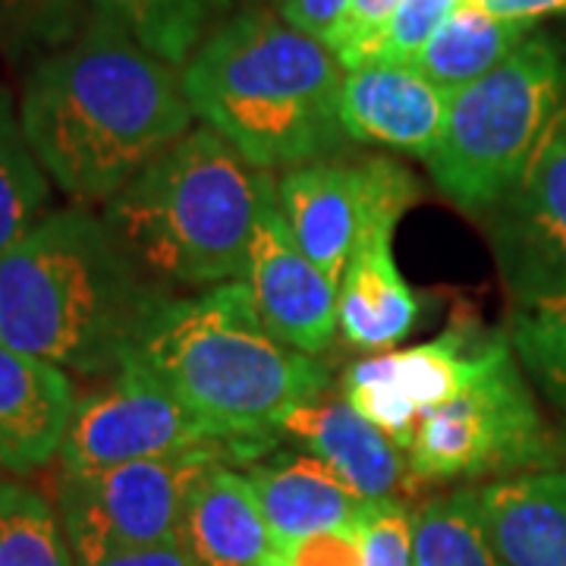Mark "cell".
<instances>
[{"label":"cell","mask_w":566,"mask_h":566,"mask_svg":"<svg viewBox=\"0 0 566 566\" xmlns=\"http://www.w3.org/2000/svg\"><path fill=\"white\" fill-rule=\"evenodd\" d=\"M564 120V61L551 41L528 35L501 66L450 95L444 136L424 164L450 202L491 214Z\"/></svg>","instance_id":"obj_6"},{"label":"cell","mask_w":566,"mask_h":566,"mask_svg":"<svg viewBox=\"0 0 566 566\" xmlns=\"http://www.w3.org/2000/svg\"><path fill=\"white\" fill-rule=\"evenodd\" d=\"M472 3H479L497 20L526 22V25L551 13H566V0H472Z\"/></svg>","instance_id":"obj_34"},{"label":"cell","mask_w":566,"mask_h":566,"mask_svg":"<svg viewBox=\"0 0 566 566\" xmlns=\"http://www.w3.org/2000/svg\"><path fill=\"white\" fill-rule=\"evenodd\" d=\"M488 221L513 303L566 293V120Z\"/></svg>","instance_id":"obj_12"},{"label":"cell","mask_w":566,"mask_h":566,"mask_svg":"<svg viewBox=\"0 0 566 566\" xmlns=\"http://www.w3.org/2000/svg\"><path fill=\"white\" fill-rule=\"evenodd\" d=\"M126 363L161 381L214 438L255 453L274 447L296 406L327 390V368L264 327L243 281L164 296Z\"/></svg>","instance_id":"obj_3"},{"label":"cell","mask_w":566,"mask_h":566,"mask_svg":"<svg viewBox=\"0 0 566 566\" xmlns=\"http://www.w3.org/2000/svg\"><path fill=\"white\" fill-rule=\"evenodd\" d=\"M243 283L264 327L286 346L318 356L340 331V283L305 255L283 221L277 186L268 196L245 259Z\"/></svg>","instance_id":"obj_13"},{"label":"cell","mask_w":566,"mask_h":566,"mask_svg":"<svg viewBox=\"0 0 566 566\" xmlns=\"http://www.w3.org/2000/svg\"><path fill=\"white\" fill-rule=\"evenodd\" d=\"M76 400L61 365L0 344V469L29 475L61 457Z\"/></svg>","instance_id":"obj_15"},{"label":"cell","mask_w":566,"mask_h":566,"mask_svg":"<svg viewBox=\"0 0 566 566\" xmlns=\"http://www.w3.org/2000/svg\"><path fill=\"white\" fill-rule=\"evenodd\" d=\"M419 566H504L488 542L475 488L431 497L416 510Z\"/></svg>","instance_id":"obj_23"},{"label":"cell","mask_w":566,"mask_h":566,"mask_svg":"<svg viewBox=\"0 0 566 566\" xmlns=\"http://www.w3.org/2000/svg\"><path fill=\"white\" fill-rule=\"evenodd\" d=\"M400 0H349L346 7L344 25H340V35L334 41V54L337 61L344 63L346 57H353L363 44L375 39L385 22L390 20V13L397 10Z\"/></svg>","instance_id":"obj_32"},{"label":"cell","mask_w":566,"mask_h":566,"mask_svg":"<svg viewBox=\"0 0 566 566\" xmlns=\"http://www.w3.org/2000/svg\"><path fill=\"white\" fill-rule=\"evenodd\" d=\"M245 475L259 494L268 528L281 551L312 535L356 526L368 504L312 453L252 463Z\"/></svg>","instance_id":"obj_19"},{"label":"cell","mask_w":566,"mask_h":566,"mask_svg":"<svg viewBox=\"0 0 566 566\" xmlns=\"http://www.w3.org/2000/svg\"><path fill=\"white\" fill-rule=\"evenodd\" d=\"M95 13H104L139 39L161 61L182 66L202 44L205 25L221 0H88Z\"/></svg>","instance_id":"obj_24"},{"label":"cell","mask_w":566,"mask_h":566,"mask_svg":"<svg viewBox=\"0 0 566 566\" xmlns=\"http://www.w3.org/2000/svg\"><path fill=\"white\" fill-rule=\"evenodd\" d=\"M349 0H277V17L334 51Z\"/></svg>","instance_id":"obj_31"},{"label":"cell","mask_w":566,"mask_h":566,"mask_svg":"<svg viewBox=\"0 0 566 566\" xmlns=\"http://www.w3.org/2000/svg\"><path fill=\"white\" fill-rule=\"evenodd\" d=\"M506 337L532 381L566 416V293L516 303Z\"/></svg>","instance_id":"obj_26"},{"label":"cell","mask_w":566,"mask_h":566,"mask_svg":"<svg viewBox=\"0 0 566 566\" xmlns=\"http://www.w3.org/2000/svg\"><path fill=\"white\" fill-rule=\"evenodd\" d=\"M164 296L104 214L54 208L0 255V344L63 371L114 375Z\"/></svg>","instance_id":"obj_2"},{"label":"cell","mask_w":566,"mask_h":566,"mask_svg":"<svg viewBox=\"0 0 566 566\" xmlns=\"http://www.w3.org/2000/svg\"><path fill=\"white\" fill-rule=\"evenodd\" d=\"M192 117L177 66L95 10L22 82L25 139L63 196L88 208L111 202L192 129Z\"/></svg>","instance_id":"obj_1"},{"label":"cell","mask_w":566,"mask_h":566,"mask_svg":"<svg viewBox=\"0 0 566 566\" xmlns=\"http://www.w3.org/2000/svg\"><path fill=\"white\" fill-rule=\"evenodd\" d=\"M51 177L35 158L20 123V107L0 85V255L51 211Z\"/></svg>","instance_id":"obj_22"},{"label":"cell","mask_w":566,"mask_h":566,"mask_svg":"<svg viewBox=\"0 0 566 566\" xmlns=\"http://www.w3.org/2000/svg\"><path fill=\"white\" fill-rule=\"evenodd\" d=\"M281 434L296 438L363 501H390L409 485V463L400 447L371 424L359 409L340 400H308L281 424Z\"/></svg>","instance_id":"obj_16"},{"label":"cell","mask_w":566,"mask_h":566,"mask_svg":"<svg viewBox=\"0 0 566 566\" xmlns=\"http://www.w3.org/2000/svg\"><path fill=\"white\" fill-rule=\"evenodd\" d=\"M526 39V22L497 20L479 3L465 0L409 66L453 95L501 66Z\"/></svg>","instance_id":"obj_21"},{"label":"cell","mask_w":566,"mask_h":566,"mask_svg":"<svg viewBox=\"0 0 566 566\" xmlns=\"http://www.w3.org/2000/svg\"><path fill=\"white\" fill-rule=\"evenodd\" d=\"M88 17V0H0V54L39 61L76 39Z\"/></svg>","instance_id":"obj_27"},{"label":"cell","mask_w":566,"mask_h":566,"mask_svg":"<svg viewBox=\"0 0 566 566\" xmlns=\"http://www.w3.org/2000/svg\"><path fill=\"white\" fill-rule=\"evenodd\" d=\"M419 182L390 158H322L283 170L277 202L293 240L340 283L363 233L375 223H400Z\"/></svg>","instance_id":"obj_9"},{"label":"cell","mask_w":566,"mask_h":566,"mask_svg":"<svg viewBox=\"0 0 566 566\" xmlns=\"http://www.w3.org/2000/svg\"><path fill=\"white\" fill-rule=\"evenodd\" d=\"M0 566H76L57 510L20 482H0Z\"/></svg>","instance_id":"obj_25"},{"label":"cell","mask_w":566,"mask_h":566,"mask_svg":"<svg viewBox=\"0 0 566 566\" xmlns=\"http://www.w3.org/2000/svg\"><path fill=\"white\" fill-rule=\"evenodd\" d=\"M283 566H359L363 560V528L359 523L337 532L312 535L281 551Z\"/></svg>","instance_id":"obj_30"},{"label":"cell","mask_w":566,"mask_h":566,"mask_svg":"<svg viewBox=\"0 0 566 566\" xmlns=\"http://www.w3.org/2000/svg\"><path fill=\"white\" fill-rule=\"evenodd\" d=\"M344 76L327 44L264 10L218 25L180 73L192 114L259 170L344 151Z\"/></svg>","instance_id":"obj_4"},{"label":"cell","mask_w":566,"mask_h":566,"mask_svg":"<svg viewBox=\"0 0 566 566\" xmlns=\"http://www.w3.org/2000/svg\"><path fill=\"white\" fill-rule=\"evenodd\" d=\"M214 463H252L243 450L205 447L158 460L61 472L57 516L76 566L180 538L186 501Z\"/></svg>","instance_id":"obj_8"},{"label":"cell","mask_w":566,"mask_h":566,"mask_svg":"<svg viewBox=\"0 0 566 566\" xmlns=\"http://www.w3.org/2000/svg\"><path fill=\"white\" fill-rule=\"evenodd\" d=\"M205 447H233L249 460L259 453L221 441L139 365L123 363L104 385L76 400L61 447V472H92L111 465L158 460Z\"/></svg>","instance_id":"obj_10"},{"label":"cell","mask_w":566,"mask_h":566,"mask_svg":"<svg viewBox=\"0 0 566 566\" xmlns=\"http://www.w3.org/2000/svg\"><path fill=\"white\" fill-rule=\"evenodd\" d=\"M465 0H400L390 13L385 29L363 44L353 57H346L344 70H356L365 63H409L419 57L434 32L444 25Z\"/></svg>","instance_id":"obj_28"},{"label":"cell","mask_w":566,"mask_h":566,"mask_svg":"<svg viewBox=\"0 0 566 566\" xmlns=\"http://www.w3.org/2000/svg\"><path fill=\"white\" fill-rule=\"evenodd\" d=\"M479 516L504 566H566V469L475 488Z\"/></svg>","instance_id":"obj_18"},{"label":"cell","mask_w":566,"mask_h":566,"mask_svg":"<svg viewBox=\"0 0 566 566\" xmlns=\"http://www.w3.org/2000/svg\"><path fill=\"white\" fill-rule=\"evenodd\" d=\"M359 528H363L359 566H419L416 560V513H409L400 497L368 501Z\"/></svg>","instance_id":"obj_29"},{"label":"cell","mask_w":566,"mask_h":566,"mask_svg":"<svg viewBox=\"0 0 566 566\" xmlns=\"http://www.w3.org/2000/svg\"><path fill=\"white\" fill-rule=\"evenodd\" d=\"M277 180L214 129H189L104 205V221L161 290L243 281L249 243Z\"/></svg>","instance_id":"obj_5"},{"label":"cell","mask_w":566,"mask_h":566,"mask_svg":"<svg viewBox=\"0 0 566 566\" xmlns=\"http://www.w3.org/2000/svg\"><path fill=\"white\" fill-rule=\"evenodd\" d=\"M397 223H375L363 233L340 277V331L365 353H387L419 322V296L394 259Z\"/></svg>","instance_id":"obj_20"},{"label":"cell","mask_w":566,"mask_h":566,"mask_svg":"<svg viewBox=\"0 0 566 566\" xmlns=\"http://www.w3.org/2000/svg\"><path fill=\"white\" fill-rule=\"evenodd\" d=\"M182 547L199 566H283V554L249 475L233 463L208 465L180 526Z\"/></svg>","instance_id":"obj_17"},{"label":"cell","mask_w":566,"mask_h":566,"mask_svg":"<svg viewBox=\"0 0 566 566\" xmlns=\"http://www.w3.org/2000/svg\"><path fill=\"white\" fill-rule=\"evenodd\" d=\"M92 566H199L192 560V554L182 547V542H164V545H148V547H133V551H120V554H111L98 564Z\"/></svg>","instance_id":"obj_33"},{"label":"cell","mask_w":566,"mask_h":566,"mask_svg":"<svg viewBox=\"0 0 566 566\" xmlns=\"http://www.w3.org/2000/svg\"><path fill=\"white\" fill-rule=\"evenodd\" d=\"M450 92L406 63H365L346 70L340 123L356 142L387 145L428 161L444 136Z\"/></svg>","instance_id":"obj_14"},{"label":"cell","mask_w":566,"mask_h":566,"mask_svg":"<svg viewBox=\"0 0 566 566\" xmlns=\"http://www.w3.org/2000/svg\"><path fill=\"white\" fill-rule=\"evenodd\" d=\"M491 334L475 337L453 327L428 344L371 353L344 375V400L378 424L400 450H409L428 412L450 403L479 368Z\"/></svg>","instance_id":"obj_11"},{"label":"cell","mask_w":566,"mask_h":566,"mask_svg":"<svg viewBox=\"0 0 566 566\" xmlns=\"http://www.w3.org/2000/svg\"><path fill=\"white\" fill-rule=\"evenodd\" d=\"M560 444L532 397L510 337L491 334L469 385L428 412L406 450L412 482L554 469Z\"/></svg>","instance_id":"obj_7"}]
</instances>
